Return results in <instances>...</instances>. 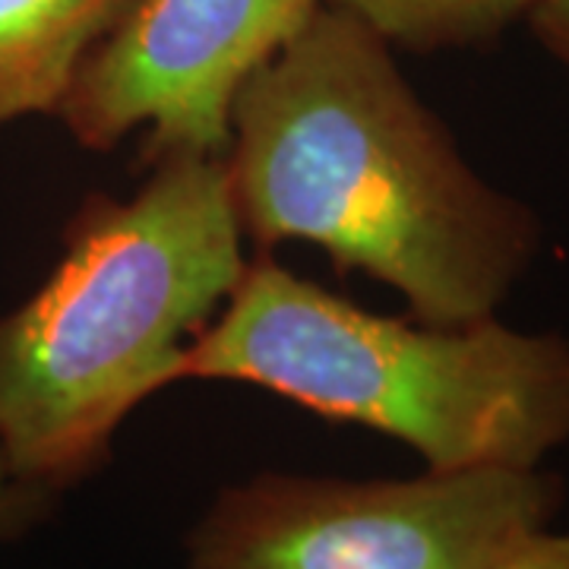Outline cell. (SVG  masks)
<instances>
[{
	"mask_svg": "<svg viewBox=\"0 0 569 569\" xmlns=\"http://www.w3.org/2000/svg\"><path fill=\"white\" fill-rule=\"evenodd\" d=\"M224 171L250 238L323 247L396 288L421 323L493 317L545 238L342 3L317 7L241 86Z\"/></svg>",
	"mask_w": 569,
	"mask_h": 569,
	"instance_id": "1",
	"label": "cell"
},
{
	"mask_svg": "<svg viewBox=\"0 0 569 569\" xmlns=\"http://www.w3.org/2000/svg\"><path fill=\"white\" fill-rule=\"evenodd\" d=\"M224 156H164L127 203L82 212L48 282L0 320V449L61 493L130 411L181 383L183 351L244 276Z\"/></svg>",
	"mask_w": 569,
	"mask_h": 569,
	"instance_id": "2",
	"label": "cell"
},
{
	"mask_svg": "<svg viewBox=\"0 0 569 569\" xmlns=\"http://www.w3.org/2000/svg\"><path fill=\"white\" fill-rule=\"evenodd\" d=\"M181 380L276 392L387 433L433 471L541 468L569 443V339L497 317H380L276 263L247 266Z\"/></svg>",
	"mask_w": 569,
	"mask_h": 569,
	"instance_id": "3",
	"label": "cell"
},
{
	"mask_svg": "<svg viewBox=\"0 0 569 569\" xmlns=\"http://www.w3.org/2000/svg\"><path fill=\"white\" fill-rule=\"evenodd\" d=\"M567 500L541 468L402 481L263 471L216 493L187 535L190 569H493Z\"/></svg>",
	"mask_w": 569,
	"mask_h": 569,
	"instance_id": "4",
	"label": "cell"
},
{
	"mask_svg": "<svg viewBox=\"0 0 569 569\" xmlns=\"http://www.w3.org/2000/svg\"><path fill=\"white\" fill-rule=\"evenodd\" d=\"M320 0H133L58 108L89 149L142 130L149 152L224 156L234 96Z\"/></svg>",
	"mask_w": 569,
	"mask_h": 569,
	"instance_id": "5",
	"label": "cell"
},
{
	"mask_svg": "<svg viewBox=\"0 0 569 569\" xmlns=\"http://www.w3.org/2000/svg\"><path fill=\"white\" fill-rule=\"evenodd\" d=\"M133 0H0V127L58 111Z\"/></svg>",
	"mask_w": 569,
	"mask_h": 569,
	"instance_id": "6",
	"label": "cell"
},
{
	"mask_svg": "<svg viewBox=\"0 0 569 569\" xmlns=\"http://www.w3.org/2000/svg\"><path fill=\"white\" fill-rule=\"evenodd\" d=\"M380 39L411 51L488 44L538 0H339Z\"/></svg>",
	"mask_w": 569,
	"mask_h": 569,
	"instance_id": "7",
	"label": "cell"
},
{
	"mask_svg": "<svg viewBox=\"0 0 569 569\" xmlns=\"http://www.w3.org/2000/svg\"><path fill=\"white\" fill-rule=\"evenodd\" d=\"M58 493L22 481L0 449V545L20 541L54 512Z\"/></svg>",
	"mask_w": 569,
	"mask_h": 569,
	"instance_id": "8",
	"label": "cell"
},
{
	"mask_svg": "<svg viewBox=\"0 0 569 569\" xmlns=\"http://www.w3.org/2000/svg\"><path fill=\"white\" fill-rule=\"evenodd\" d=\"M493 569H569V531H535Z\"/></svg>",
	"mask_w": 569,
	"mask_h": 569,
	"instance_id": "9",
	"label": "cell"
},
{
	"mask_svg": "<svg viewBox=\"0 0 569 569\" xmlns=\"http://www.w3.org/2000/svg\"><path fill=\"white\" fill-rule=\"evenodd\" d=\"M529 22L538 41L569 70V0H538Z\"/></svg>",
	"mask_w": 569,
	"mask_h": 569,
	"instance_id": "10",
	"label": "cell"
}]
</instances>
